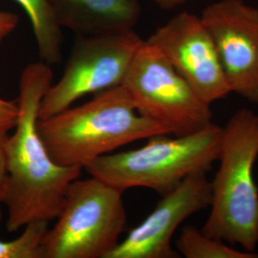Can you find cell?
I'll use <instances>...</instances> for the list:
<instances>
[{
  "mask_svg": "<svg viewBox=\"0 0 258 258\" xmlns=\"http://www.w3.org/2000/svg\"><path fill=\"white\" fill-rule=\"evenodd\" d=\"M222 132L223 127L212 123L175 138L158 135L142 148L99 157L83 170L121 191L147 187L164 195L185 177L212 169L219 157Z\"/></svg>",
  "mask_w": 258,
  "mask_h": 258,
  "instance_id": "obj_4",
  "label": "cell"
},
{
  "mask_svg": "<svg viewBox=\"0 0 258 258\" xmlns=\"http://www.w3.org/2000/svg\"><path fill=\"white\" fill-rule=\"evenodd\" d=\"M9 138L8 131L0 130V223L2 218L1 208L3 205V191L5 180L7 176V166H6V144Z\"/></svg>",
  "mask_w": 258,
  "mask_h": 258,
  "instance_id": "obj_16",
  "label": "cell"
},
{
  "mask_svg": "<svg viewBox=\"0 0 258 258\" xmlns=\"http://www.w3.org/2000/svg\"><path fill=\"white\" fill-rule=\"evenodd\" d=\"M162 200L148 217L120 241L109 258H178L171 244L183 222L196 212L210 208L212 185L207 172L185 177Z\"/></svg>",
  "mask_w": 258,
  "mask_h": 258,
  "instance_id": "obj_10",
  "label": "cell"
},
{
  "mask_svg": "<svg viewBox=\"0 0 258 258\" xmlns=\"http://www.w3.org/2000/svg\"><path fill=\"white\" fill-rule=\"evenodd\" d=\"M52 82V69L41 60L28 64L20 76L19 119L6 144L3 205L8 212L9 232L31 222L56 219L69 185L83 170L55 163L38 133L40 103Z\"/></svg>",
  "mask_w": 258,
  "mask_h": 258,
  "instance_id": "obj_1",
  "label": "cell"
},
{
  "mask_svg": "<svg viewBox=\"0 0 258 258\" xmlns=\"http://www.w3.org/2000/svg\"><path fill=\"white\" fill-rule=\"evenodd\" d=\"M176 250L185 258H258V253L232 248L226 242L185 226L176 241Z\"/></svg>",
  "mask_w": 258,
  "mask_h": 258,
  "instance_id": "obj_13",
  "label": "cell"
},
{
  "mask_svg": "<svg viewBox=\"0 0 258 258\" xmlns=\"http://www.w3.org/2000/svg\"><path fill=\"white\" fill-rule=\"evenodd\" d=\"M19 17L15 13L0 11V43L17 29Z\"/></svg>",
  "mask_w": 258,
  "mask_h": 258,
  "instance_id": "obj_17",
  "label": "cell"
},
{
  "mask_svg": "<svg viewBox=\"0 0 258 258\" xmlns=\"http://www.w3.org/2000/svg\"><path fill=\"white\" fill-rule=\"evenodd\" d=\"M158 47L176 71L209 104L231 94L212 37L200 17L183 12L146 40Z\"/></svg>",
  "mask_w": 258,
  "mask_h": 258,
  "instance_id": "obj_9",
  "label": "cell"
},
{
  "mask_svg": "<svg viewBox=\"0 0 258 258\" xmlns=\"http://www.w3.org/2000/svg\"><path fill=\"white\" fill-rule=\"evenodd\" d=\"M37 130L55 163L83 169L130 143L169 134L136 110L122 84L95 94L82 105L38 120Z\"/></svg>",
  "mask_w": 258,
  "mask_h": 258,
  "instance_id": "obj_2",
  "label": "cell"
},
{
  "mask_svg": "<svg viewBox=\"0 0 258 258\" xmlns=\"http://www.w3.org/2000/svg\"><path fill=\"white\" fill-rule=\"evenodd\" d=\"M49 229V221L29 223L16 239L0 240V258H43L42 242Z\"/></svg>",
  "mask_w": 258,
  "mask_h": 258,
  "instance_id": "obj_14",
  "label": "cell"
},
{
  "mask_svg": "<svg viewBox=\"0 0 258 258\" xmlns=\"http://www.w3.org/2000/svg\"><path fill=\"white\" fill-rule=\"evenodd\" d=\"M122 194L94 176L73 181L43 238V258H109L127 224Z\"/></svg>",
  "mask_w": 258,
  "mask_h": 258,
  "instance_id": "obj_5",
  "label": "cell"
},
{
  "mask_svg": "<svg viewBox=\"0 0 258 258\" xmlns=\"http://www.w3.org/2000/svg\"><path fill=\"white\" fill-rule=\"evenodd\" d=\"M144 40L134 31L102 36H78L63 74L48 88L39 107L38 120L66 110L89 94L122 84Z\"/></svg>",
  "mask_w": 258,
  "mask_h": 258,
  "instance_id": "obj_7",
  "label": "cell"
},
{
  "mask_svg": "<svg viewBox=\"0 0 258 258\" xmlns=\"http://www.w3.org/2000/svg\"><path fill=\"white\" fill-rule=\"evenodd\" d=\"M59 26L77 36L134 31L142 14L140 0H48Z\"/></svg>",
  "mask_w": 258,
  "mask_h": 258,
  "instance_id": "obj_11",
  "label": "cell"
},
{
  "mask_svg": "<svg viewBox=\"0 0 258 258\" xmlns=\"http://www.w3.org/2000/svg\"><path fill=\"white\" fill-rule=\"evenodd\" d=\"M258 115L242 108L223 127L219 167L212 185L211 212L201 229L206 235L247 251L258 246Z\"/></svg>",
  "mask_w": 258,
  "mask_h": 258,
  "instance_id": "obj_3",
  "label": "cell"
},
{
  "mask_svg": "<svg viewBox=\"0 0 258 258\" xmlns=\"http://www.w3.org/2000/svg\"><path fill=\"white\" fill-rule=\"evenodd\" d=\"M122 85L139 113L174 136L196 133L212 124L211 104L176 71L158 48L144 40Z\"/></svg>",
  "mask_w": 258,
  "mask_h": 258,
  "instance_id": "obj_6",
  "label": "cell"
},
{
  "mask_svg": "<svg viewBox=\"0 0 258 258\" xmlns=\"http://www.w3.org/2000/svg\"><path fill=\"white\" fill-rule=\"evenodd\" d=\"M19 119L17 101H7L0 98V130L8 131L15 128Z\"/></svg>",
  "mask_w": 258,
  "mask_h": 258,
  "instance_id": "obj_15",
  "label": "cell"
},
{
  "mask_svg": "<svg viewBox=\"0 0 258 258\" xmlns=\"http://www.w3.org/2000/svg\"><path fill=\"white\" fill-rule=\"evenodd\" d=\"M200 18L231 93L258 103V9L244 0H218Z\"/></svg>",
  "mask_w": 258,
  "mask_h": 258,
  "instance_id": "obj_8",
  "label": "cell"
},
{
  "mask_svg": "<svg viewBox=\"0 0 258 258\" xmlns=\"http://www.w3.org/2000/svg\"><path fill=\"white\" fill-rule=\"evenodd\" d=\"M188 0H155L161 9L170 11L185 4Z\"/></svg>",
  "mask_w": 258,
  "mask_h": 258,
  "instance_id": "obj_18",
  "label": "cell"
},
{
  "mask_svg": "<svg viewBox=\"0 0 258 258\" xmlns=\"http://www.w3.org/2000/svg\"><path fill=\"white\" fill-rule=\"evenodd\" d=\"M31 21L40 60L47 64L62 61L63 36L48 0H15Z\"/></svg>",
  "mask_w": 258,
  "mask_h": 258,
  "instance_id": "obj_12",
  "label": "cell"
}]
</instances>
